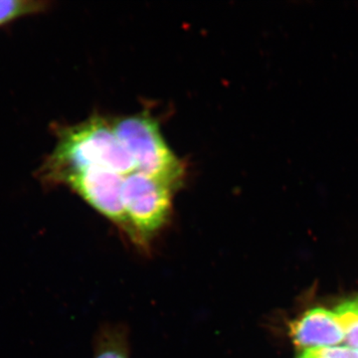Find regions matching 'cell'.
Returning <instances> with one entry per match:
<instances>
[{"label":"cell","instance_id":"30bf717a","mask_svg":"<svg viewBox=\"0 0 358 358\" xmlns=\"http://www.w3.org/2000/svg\"><path fill=\"white\" fill-rule=\"evenodd\" d=\"M355 301H357V303H358V298H357V300H355Z\"/></svg>","mask_w":358,"mask_h":358},{"label":"cell","instance_id":"3957f363","mask_svg":"<svg viewBox=\"0 0 358 358\" xmlns=\"http://www.w3.org/2000/svg\"><path fill=\"white\" fill-rule=\"evenodd\" d=\"M176 190L152 176L134 171L124 176L122 201L131 227V241L148 250L169 222Z\"/></svg>","mask_w":358,"mask_h":358},{"label":"cell","instance_id":"5b68a950","mask_svg":"<svg viewBox=\"0 0 358 358\" xmlns=\"http://www.w3.org/2000/svg\"><path fill=\"white\" fill-rule=\"evenodd\" d=\"M294 345L303 350L336 346L345 341V333L336 313L315 308L289 324Z\"/></svg>","mask_w":358,"mask_h":358},{"label":"cell","instance_id":"52a82bcc","mask_svg":"<svg viewBox=\"0 0 358 358\" xmlns=\"http://www.w3.org/2000/svg\"><path fill=\"white\" fill-rule=\"evenodd\" d=\"M94 358H129L126 334L117 329L103 331L96 343Z\"/></svg>","mask_w":358,"mask_h":358},{"label":"cell","instance_id":"6da1fadb","mask_svg":"<svg viewBox=\"0 0 358 358\" xmlns=\"http://www.w3.org/2000/svg\"><path fill=\"white\" fill-rule=\"evenodd\" d=\"M56 145L43 160L36 176L46 187H56L63 176L89 167H103L127 176L136 171L122 147L112 121L94 115L75 124H56Z\"/></svg>","mask_w":358,"mask_h":358},{"label":"cell","instance_id":"9c48e42d","mask_svg":"<svg viewBox=\"0 0 358 358\" xmlns=\"http://www.w3.org/2000/svg\"><path fill=\"white\" fill-rule=\"evenodd\" d=\"M301 358H358V350L350 346H326L303 350Z\"/></svg>","mask_w":358,"mask_h":358},{"label":"cell","instance_id":"8992f818","mask_svg":"<svg viewBox=\"0 0 358 358\" xmlns=\"http://www.w3.org/2000/svg\"><path fill=\"white\" fill-rule=\"evenodd\" d=\"M49 2L41 0H0V27L27 16L45 13Z\"/></svg>","mask_w":358,"mask_h":358},{"label":"cell","instance_id":"ba28073f","mask_svg":"<svg viewBox=\"0 0 358 358\" xmlns=\"http://www.w3.org/2000/svg\"><path fill=\"white\" fill-rule=\"evenodd\" d=\"M339 324L345 333V343L358 350V303L357 301H345L336 310Z\"/></svg>","mask_w":358,"mask_h":358},{"label":"cell","instance_id":"277c9868","mask_svg":"<svg viewBox=\"0 0 358 358\" xmlns=\"http://www.w3.org/2000/svg\"><path fill=\"white\" fill-rule=\"evenodd\" d=\"M124 176L103 167H89L63 176L56 186H66L81 197L92 208L115 224L131 241L124 201Z\"/></svg>","mask_w":358,"mask_h":358},{"label":"cell","instance_id":"7a4b0ae2","mask_svg":"<svg viewBox=\"0 0 358 358\" xmlns=\"http://www.w3.org/2000/svg\"><path fill=\"white\" fill-rule=\"evenodd\" d=\"M120 143L133 159L134 169L178 190L186 167L162 136L157 120L150 113L117 117L112 122Z\"/></svg>","mask_w":358,"mask_h":358}]
</instances>
